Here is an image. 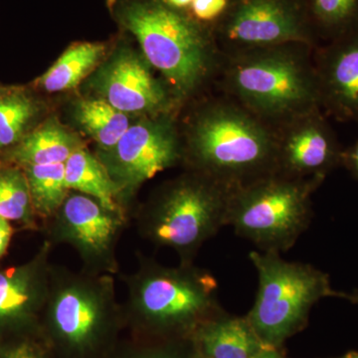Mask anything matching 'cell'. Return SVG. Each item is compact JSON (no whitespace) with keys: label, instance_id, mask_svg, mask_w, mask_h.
Segmentation results:
<instances>
[{"label":"cell","instance_id":"cell-26","mask_svg":"<svg viewBox=\"0 0 358 358\" xmlns=\"http://www.w3.org/2000/svg\"><path fill=\"white\" fill-rule=\"evenodd\" d=\"M0 358H43V357L30 343H20L0 350Z\"/></svg>","mask_w":358,"mask_h":358},{"label":"cell","instance_id":"cell-27","mask_svg":"<svg viewBox=\"0 0 358 358\" xmlns=\"http://www.w3.org/2000/svg\"><path fill=\"white\" fill-rule=\"evenodd\" d=\"M341 166H345L355 178L358 179V141L352 147L343 150Z\"/></svg>","mask_w":358,"mask_h":358},{"label":"cell","instance_id":"cell-3","mask_svg":"<svg viewBox=\"0 0 358 358\" xmlns=\"http://www.w3.org/2000/svg\"><path fill=\"white\" fill-rule=\"evenodd\" d=\"M315 49L289 43L223 54L224 94L273 127L322 109Z\"/></svg>","mask_w":358,"mask_h":358},{"label":"cell","instance_id":"cell-18","mask_svg":"<svg viewBox=\"0 0 358 358\" xmlns=\"http://www.w3.org/2000/svg\"><path fill=\"white\" fill-rule=\"evenodd\" d=\"M65 179L70 192L88 195L108 210L126 216L119 188L101 159L86 148L77 150L65 162Z\"/></svg>","mask_w":358,"mask_h":358},{"label":"cell","instance_id":"cell-28","mask_svg":"<svg viewBox=\"0 0 358 358\" xmlns=\"http://www.w3.org/2000/svg\"><path fill=\"white\" fill-rule=\"evenodd\" d=\"M13 234V229L10 222L0 216V259L6 255Z\"/></svg>","mask_w":358,"mask_h":358},{"label":"cell","instance_id":"cell-9","mask_svg":"<svg viewBox=\"0 0 358 358\" xmlns=\"http://www.w3.org/2000/svg\"><path fill=\"white\" fill-rule=\"evenodd\" d=\"M213 31L223 54L319 39L306 0H231Z\"/></svg>","mask_w":358,"mask_h":358},{"label":"cell","instance_id":"cell-34","mask_svg":"<svg viewBox=\"0 0 358 358\" xmlns=\"http://www.w3.org/2000/svg\"><path fill=\"white\" fill-rule=\"evenodd\" d=\"M334 358H358V352H350L346 353V355H343V357H334Z\"/></svg>","mask_w":358,"mask_h":358},{"label":"cell","instance_id":"cell-8","mask_svg":"<svg viewBox=\"0 0 358 358\" xmlns=\"http://www.w3.org/2000/svg\"><path fill=\"white\" fill-rule=\"evenodd\" d=\"M119 305L112 275L77 274L52 266L43 312L52 331L71 348L91 346L119 315Z\"/></svg>","mask_w":358,"mask_h":358},{"label":"cell","instance_id":"cell-32","mask_svg":"<svg viewBox=\"0 0 358 358\" xmlns=\"http://www.w3.org/2000/svg\"><path fill=\"white\" fill-rule=\"evenodd\" d=\"M345 300L352 301L355 305H358V292H355V293H343V298Z\"/></svg>","mask_w":358,"mask_h":358},{"label":"cell","instance_id":"cell-29","mask_svg":"<svg viewBox=\"0 0 358 358\" xmlns=\"http://www.w3.org/2000/svg\"><path fill=\"white\" fill-rule=\"evenodd\" d=\"M136 358H181L176 352L171 350H155L148 355H141Z\"/></svg>","mask_w":358,"mask_h":358},{"label":"cell","instance_id":"cell-21","mask_svg":"<svg viewBox=\"0 0 358 358\" xmlns=\"http://www.w3.org/2000/svg\"><path fill=\"white\" fill-rule=\"evenodd\" d=\"M22 169L27 178L35 214L41 218L51 219L70 192L66 185L65 164L28 166Z\"/></svg>","mask_w":358,"mask_h":358},{"label":"cell","instance_id":"cell-33","mask_svg":"<svg viewBox=\"0 0 358 358\" xmlns=\"http://www.w3.org/2000/svg\"><path fill=\"white\" fill-rule=\"evenodd\" d=\"M16 87H3L0 86V98H2V96L8 95L9 93H11V92L13 91V90H15Z\"/></svg>","mask_w":358,"mask_h":358},{"label":"cell","instance_id":"cell-31","mask_svg":"<svg viewBox=\"0 0 358 358\" xmlns=\"http://www.w3.org/2000/svg\"><path fill=\"white\" fill-rule=\"evenodd\" d=\"M166 1L169 6L176 7V8L188 10L190 6H192L193 0H166Z\"/></svg>","mask_w":358,"mask_h":358},{"label":"cell","instance_id":"cell-25","mask_svg":"<svg viewBox=\"0 0 358 358\" xmlns=\"http://www.w3.org/2000/svg\"><path fill=\"white\" fill-rule=\"evenodd\" d=\"M231 0H193L189 13L202 24L214 27L225 15Z\"/></svg>","mask_w":358,"mask_h":358},{"label":"cell","instance_id":"cell-2","mask_svg":"<svg viewBox=\"0 0 358 358\" xmlns=\"http://www.w3.org/2000/svg\"><path fill=\"white\" fill-rule=\"evenodd\" d=\"M182 150L189 171L232 192L275 173L274 127L226 95L193 115Z\"/></svg>","mask_w":358,"mask_h":358},{"label":"cell","instance_id":"cell-20","mask_svg":"<svg viewBox=\"0 0 358 358\" xmlns=\"http://www.w3.org/2000/svg\"><path fill=\"white\" fill-rule=\"evenodd\" d=\"M75 115L81 128L103 152L112 150L131 126L128 114L100 98L80 101Z\"/></svg>","mask_w":358,"mask_h":358},{"label":"cell","instance_id":"cell-23","mask_svg":"<svg viewBox=\"0 0 358 358\" xmlns=\"http://www.w3.org/2000/svg\"><path fill=\"white\" fill-rule=\"evenodd\" d=\"M0 216L35 227V214L27 178L20 166H0Z\"/></svg>","mask_w":358,"mask_h":358},{"label":"cell","instance_id":"cell-1","mask_svg":"<svg viewBox=\"0 0 358 358\" xmlns=\"http://www.w3.org/2000/svg\"><path fill=\"white\" fill-rule=\"evenodd\" d=\"M112 17L134 36L148 64L178 101L192 98L220 72L223 53L213 27L166 0H107Z\"/></svg>","mask_w":358,"mask_h":358},{"label":"cell","instance_id":"cell-16","mask_svg":"<svg viewBox=\"0 0 358 358\" xmlns=\"http://www.w3.org/2000/svg\"><path fill=\"white\" fill-rule=\"evenodd\" d=\"M194 336L204 357L209 358H254L270 348L261 341L247 317H231L224 312L202 324Z\"/></svg>","mask_w":358,"mask_h":358},{"label":"cell","instance_id":"cell-14","mask_svg":"<svg viewBox=\"0 0 358 358\" xmlns=\"http://www.w3.org/2000/svg\"><path fill=\"white\" fill-rule=\"evenodd\" d=\"M320 108L341 122H358V28L313 52Z\"/></svg>","mask_w":358,"mask_h":358},{"label":"cell","instance_id":"cell-10","mask_svg":"<svg viewBox=\"0 0 358 358\" xmlns=\"http://www.w3.org/2000/svg\"><path fill=\"white\" fill-rule=\"evenodd\" d=\"M100 159L120 193L133 192L183 159L182 141L173 115H150L131 124Z\"/></svg>","mask_w":358,"mask_h":358},{"label":"cell","instance_id":"cell-19","mask_svg":"<svg viewBox=\"0 0 358 358\" xmlns=\"http://www.w3.org/2000/svg\"><path fill=\"white\" fill-rule=\"evenodd\" d=\"M106 53L107 46L100 42H78L72 44L37 79V87L49 93L75 88L92 71L98 67Z\"/></svg>","mask_w":358,"mask_h":358},{"label":"cell","instance_id":"cell-15","mask_svg":"<svg viewBox=\"0 0 358 358\" xmlns=\"http://www.w3.org/2000/svg\"><path fill=\"white\" fill-rule=\"evenodd\" d=\"M51 241L29 262L0 268V327H17L43 312L50 289Z\"/></svg>","mask_w":358,"mask_h":358},{"label":"cell","instance_id":"cell-22","mask_svg":"<svg viewBox=\"0 0 358 358\" xmlns=\"http://www.w3.org/2000/svg\"><path fill=\"white\" fill-rule=\"evenodd\" d=\"M40 113L38 101L18 87L0 98V152L17 145L29 133Z\"/></svg>","mask_w":358,"mask_h":358},{"label":"cell","instance_id":"cell-4","mask_svg":"<svg viewBox=\"0 0 358 358\" xmlns=\"http://www.w3.org/2000/svg\"><path fill=\"white\" fill-rule=\"evenodd\" d=\"M231 193L189 171L160 189L141 212L138 229L152 243L176 251L180 263H193L205 242L227 226Z\"/></svg>","mask_w":358,"mask_h":358},{"label":"cell","instance_id":"cell-6","mask_svg":"<svg viewBox=\"0 0 358 358\" xmlns=\"http://www.w3.org/2000/svg\"><path fill=\"white\" fill-rule=\"evenodd\" d=\"M322 179L273 173L231 193L227 226L259 251L293 248L313 218L312 196Z\"/></svg>","mask_w":358,"mask_h":358},{"label":"cell","instance_id":"cell-7","mask_svg":"<svg viewBox=\"0 0 358 358\" xmlns=\"http://www.w3.org/2000/svg\"><path fill=\"white\" fill-rule=\"evenodd\" d=\"M129 312L148 326L162 329H193L223 312L218 282L211 273L193 263L166 267L143 259L126 278Z\"/></svg>","mask_w":358,"mask_h":358},{"label":"cell","instance_id":"cell-24","mask_svg":"<svg viewBox=\"0 0 358 358\" xmlns=\"http://www.w3.org/2000/svg\"><path fill=\"white\" fill-rule=\"evenodd\" d=\"M317 37L331 41L358 28V0H306Z\"/></svg>","mask_w":358,"mask_h":358},{"label":"cell","instance_id":"cell-17","mask_svg":"<svg viewBox=\"0 0 358 358\" xmlns=\"http://www.w3.org/2000/svg\"><path fill=\"white\" fill-rule=\"evenodd\" d=\"M83 148L76 134L56 117H50L10 148L7 159L21 167L65 164L71 155Z\"/></svg>","mask_w":358,"mask_h":358},{"label":"cell","instance_id":"cell-11","mask_svg":"<svg viewBox=\"0 0 358 358\" xmlns=\"http://www.w3.org/2000/svg\"><path fill=\"white\" fill-rule=\"evenodd\" d=\"M52 222V240L71 245L86 266V272L112 275L119 266L115 246L126 216L108 210L80 192H69Z\"/></svg>","mask_w":358,"mask_h":358},{"label":"cell","instance_id":"cell-30","mask_svg":"<svg viewBox=\"0 0 358 358\" xmlns=\"http://www.w3.org/2000/svg\"><path fill=\"white\" fill-rule=\"evenodd\" d=\"M254 358H286L278 352V348H267L261 350Z\"/></svg>","mask_w":358,"mask_h":358},{"label":"cell","instance_id":"cell-12","mask_svg":"<svg viewBox=\"0 0 358 358\" xmlns=\"http://www.w3.org/2000/svg\"><path fill=\"white\" fill-rule=\"evenodd\" d=\"M150 67L131 47L117 46L96 69L93 88L100 99L128 115L150 117L171 113L178 101Z\"/></svg>","mask_w":358,"mask_h":358},{"label":"cell","instance_id":"cell-5","mask_svg":"<svg viewBox=\"0 0 358 358\" xmlns=\"http://www.w3.org/2000/svg\"><path fill=\"white\" fill-rule=\"evenodd\" d=\"M258 273L255 301L247 319L261 341L278 348L306 326L315 303L326 298H343L327 273L310 264L289 262L280 253L250 252Z\"/></svg>","mask_w":358,"mask_h":358},{"label":"cell","instance_id":"cell-35","mask_svg":"<svg viewBox=\"0 0 358 358\" xmlns=\"http://www.w3.org/2000/svg\"><path fill=\"white\" fill-rule=\"evenodd\" d=\"M202 358H209V357H204V355H203V357H202Z\"/></svg>","mask_w":358,"mask_h":358},{"label":"cell","instance_id":"cell-13","mask_svg":"<svg viewBox=\"0 0 358 358\" xmlns=\"http://www.w3.org/2000/svg\"><path fill=\"white\" fill-rule=\"evenodd\" d=\"M275 173L296 179H322L341 166L343 150L322 109L274 127Z\"/></svg>","mask_w":358,"mask_h":358}]
</instances>
